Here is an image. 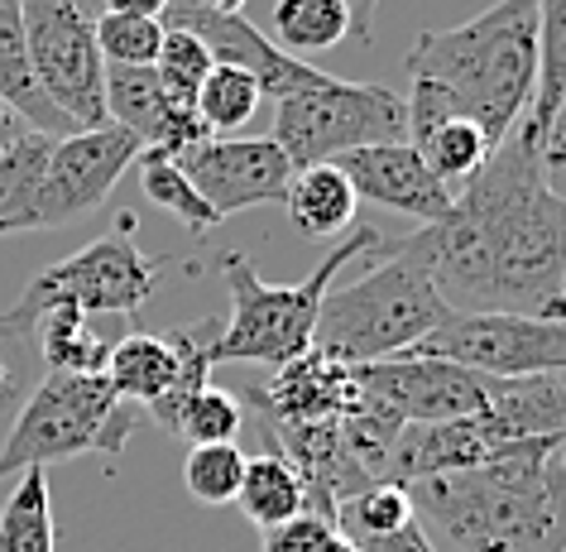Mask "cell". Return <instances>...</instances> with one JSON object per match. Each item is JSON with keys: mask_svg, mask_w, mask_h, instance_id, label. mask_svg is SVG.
Segmentation results:
<instances>
[{"mask_svg": "<svg viewBox=\"0 0 566 552\" xmlns=\"http://www.w3.org/2000/svg\"><path fill=\"white\" fill-rule=\"evenodd\" d=\"M413 240L451 313L566 317V197L547 188L528 116L461 183L447 217L418 226Z\"/></svg>", "mask_w": 566, "mask_h": 552, "instance_id": "6da1fadb", "label": "cell"}, {"mask_svg": "<svg viewBox=\"0 0 566 552\" xmlns=\"http://www.w3.org/2000/svg\"><path fill=\"white\" fill-rule=\"evenodd\" d=\"M562 442H514L471 471L413 480L418 523H432L457 552H562L566 490L557 480Z\"/></svg>", "mask_w": 566, "mask_h": 552, "instance_id": "7a4b0ae2", "label": "cell"}, {"mask_svg": "<svg viewBox=\"0 0 566 552\" xmlns=\"http://www.w3.org/2000/svg\"><path fill=\"white\" fill-rule=\"evenodd\" d=\"M408 77L437 82L490 145L533 106L537 82V0H494L475 20L422 34L408 53Z\"/></svg>", "mask_w": 566, "mask_h": 552, "instance_id": "3957f363", "label": "cell"}, {"mask_svg": "<svg viewBox=\"0 0 566 552\" xmlns=\"http://www.w3.org/2000/svg\"><path fill=\"white\" fill-rule=\"evenodd\" d=\"M451 313L432 284V264L413 236L394 246L389 260L365 269L350 284H332L317 308L313 351L342 365H370L413 351Z\"/></svg>", "mask_w": 566, "mask_h": 552, "instance_id": "277c9868", "label": "cell"}, {"mask_svg": "<svg viewBox=\"0 0 566 552\" xmlns=\"http://www.w3.org/2000/svg\"><path fill=\"white\" fill-rule=\"evenodd\" d=\"M375 226H350V236L342 246L327 250L313 274L303 284H264L240 250H221V279L231 293V317H221L217 336V365H279L298 361L303 351H313V327H317V308L327 299V289L336 284V274L356 260V254L379 250Z\"/></svg>", "mask_w": 566, "mask_h": 552, "instance_id": "5b68a950", "label": "cell"}, {"mask_svg": "<svg viewBox=\"0 0 566 552\" xmlns=\"http://www.w3.org/2000/svg\"><path fill=\"white\" fill-rule=\"evenodd\" d=\"M139 408L116 399L106 375H59L49 371L20 404L0 442V480L20 471H49L87 451H120Z\"/></svg>", "mask_w": 566, "mask_h": 552, "instance_id": "8992f818", "label": "cell"}, {"mask_svg": "<svg viewBox=\"0 0 566 552\" xmlns=\"http://www.w3.org/2000/svg\"><path fill=\"white\" fill-rule=\"evenodd\" d=\"M274 139L293 168L332 164L350 149L408 139V111L403 96L379 82L327 77L307 92L283 96L274 111Z\"/></svg>", "mask_w": 566, "mask_h": 552, "instance_id": "52a82bcc", "label": "cell"}, {"mask_svg": "<svg viewBox=\"0 0 566 552\" xmlns=\"http://www.w3.org/2000/svg\"><path fill=\"white\" fill-rule=\"evenodd\" d=\"M24 44L39 92L67 116L73 131L106 125V59L96 49V24L77 0H20Z\"/></svg>", "mask_w": 566, "mask_h": 552, "instance_id": "ba28073f", "label": "cell"}, {"mask_svg": "<svg viewBox=\"0 0 566 552\" xmlns=\"http://www.w3.org/2000/svg\"><path fill=\"white\" fill-rule=\"evenodd\" d=\"M154 289H159V260H149L135 246V221H120L116 231L96 236L77 254L39 269L30 279V289L20 293V308L30 317L49 303H67L87 317L96 313L135 317L154 299Z\"/></svg>", "mask_w": 566, "mask_h": 552, "instance_id": "9c48e42d", "label": "cell"}, {"mask_svg": "<svg viewBox=\"0 0 566 552\" xmlns=\"http://www.w3.org/2000/svg\"><path fill=\"white\" fill-rule=\"evenodd\" d=\"M408 356V351H403ZM413 356H437L475 375H547L566 371V317L523 313H447L442 327L413 346Z\"/></svg>", "mask_w": 566, "mask_h": 552, "instance_id": "30bf717a", "label": "cell"}, {"mask_svg": "<svg viewBox=\"0 0 566 552\" xmlns=\"http://www.w3.org/2000/svg\"><path fill=\"white\" fill-rule=\"evenodd\" d=\"M139 154H145V145L111 121L96 125V131H73L53 139L44 188H39L34 202V231H53V226H73L92 217L116 192V183L130 174Z\"/></svg>", "mask_w": 566, "mask_h": 552, "instance_id": "8fae6325", "label": "cell"}, {"mask_svg": "<svg viewBox=\"0 0 566 552\" xmlns=\"http://www.w3.org/2000/svg\"><path fill=\"white\" fill-rule=\"evenodd\" d=\"M356 375V399L389 414L394 423H447V418H475L485 408L480 375L465 365L437 361V356H389L370 365H350Z\"/></svg>", "mask_w": 566, "mask_h": 552, "instance_id": "7c38bea8", "label": "cell"}, {"mask_svg": "<svg viewBox=\"0 0 566 552\" xmlns=\"http://www.w3.org/2000/svg\"><path fill=\"white\" fill-rule=\"evenodd\" d=\"M178 168L192 178V188L202 192V202L221 221L245 207L283 202L293 178V164L274 135H235V139L207 135L202 145L178 154Z\"/></svg>", "mask_w": 566, "mask_h": 552, "instance_id": "4fadbf2b", "label": "cell"}, {"mask_svg": "<svg viewBox=\"0 0 566 552\" xmlns=\"http://www.w3.org/2000/svg\"><path fill=\"white\" fill-rule=\"evenodd\" d=\"M164 24L192 30L211 49L217 63H231V67H240V73H250L254 82H260V92L269 96V102H283V96L307 92V87H317V82L332 77V73H317L313 63L283 53L279 44H269V34L260 30V24H250L245 10H240V15H221V10L202 6V0H168Z\"/></svg>", "mask_w": 566, "mask_h": 552, "instance_id": "5bb4252c", "label": "cell"}, {"mask_svg": "<svg viewBox=\"0 0 566 552\" xmlns=\"http://www.w3.org/2000/svg\"><path fill=\"white\" fill-rule=\"evenodd\" d=\"M332 164L346 174L356 197H365V202H375V207H389V211H403V217H418L422 226L442 221L451 211V197H457L422 164V154L408 145V139L350 149Z\"/></svg>", "mask_w": 566, "mask_h": 552, "instance_id": "9a60e30c", "label": "cell"}, {"mask_svg": "<svg viewBox=\"0 0 566 552\" xmlns=\"http://www.w3.org/2000/svg\"><path fill=\"white\" fill-rule=\"evenodd\" d=\"M485 408L480 423L500 447L566 442V371L547 375H480Z\"/></svg>", "mask_w": 566, "mask_h": 552, "instance_id": "2e32d148", "label": "cell"}, {"mask_svg": "<svg viewBox=\"0 0 566 552\" xmlns=\"http://www.w3.org/2000/svg\"><path fill=\"white\" fill-rule=\"evenodd\" d=\"M102 375H106V385L116 389V399L145 408L154 423H168V414H174L192 389H202L182 375L174 342H168V336H154V332L120 336V342L106 351Z\"/></svg>", "mask_w": 566, "mask_h": 552, "instance_id": "e0dca14e", "label": "cell"}, {"mask_svg": "<svg viewBox=\"0 0 566 552\" xmlns=\"http://www.w3.org/2000/svg\"><path fill=\"white\" fill-rule=\"evenodd\" d=\"M250 399L260 404V418L269 423H327L356 404V375L350 365L322 356V351H303L298 361L279 365L274 379L254 389Z\"/></svg>", "mask_w": 566, "mask_h": 552, "instance_id": "ac0fdd59", "label": "cell"}, {"mask_svg": "<svg viewBox=\"0 0 566 552\" xmlns=\"http://www.w3.org/2000/svg\"><path fill=\"white\" fill-rule=\"evenodd\" d=\"M500 442L490 437V428L480 418H447V423H403L399 442H394V466L389 480L394 486H413L428 476H451V471H471L485 466L490 457H500Z\"/></svg>", "mask_w": 566, "mask_h": 552, "instance_id": "d6986e66", "label": "cell"}, {"mask_svg": "<svg viewBox=\"0 0 566 552\" xmlns=\"http://www.w3.org/2000/svg\"><path fill=\"white\" fill-rule=\"evenodd\" d=\"M0 102L39 135H73V125L59 106L39 92L34 67H30V44H24V10L20 0H0Z\"/></svg>", "mask_w": 566, "mask_h": 552, "instance_id": "ffe728a7", "label": "cell"}, {"mask_svg": "<svg viewBox=\"0 0 566 552\" xmlns=\"http://www.w3.org/2000/svg\"><path fill=\"white\" fill-rule=\"evenodd\" d=\"M356 188L346 183V174L336 164H307L293 168L289 192H283V207H289L293 226L313 240L342 236L356 226Z\"/></svg>", "mask_w": 566, "mask_h": 552, "instance_id": "44dd1931", "label": "cell"}, {"mask_svg": "<svg viewBox=\"0 0 566 552\" xmlns=\"http://www.w3.org/2000/svg\"><path fill=\"white\" fill-rule=\"evenodd\" d=\"M235 509L260 533H269V529H279V523L298 519L303 509H313V504H307V486H303V476L293 471V461H283L279 451H260V457H245Z\"/></svg>", "mask_w": 566, "mask_h": 552, "instance_id": "7402d4cb", "label": "cell"}, {"mask_svg": "<svg viewBox=\"0 0 566 552\" xmlns=\"http://www.w3.org/2000/svg\"><path fill=\"white\" fill-rule=\"evenodd\" d=\"M30 336L39 342V356H44L49 371L59 375H102L111 342H102V332L92 327L87 313L67 303H49L34 313Z\"/></svg>", "mask_w": 566, "mask_h": 552, "instance_id": "603a6c76", "label": "cell"}, {"mask_svg": "<svg viewBox=\"0 0 566 552\" xmlns=\"http://www.w3.org/2000/svg\"><path fill=\"white\" fill-rule=\"evenodd\" d=\"M53 154V135L24 131L0 154V236L34 231V202L44 188V168Z\"/></svg>", "mask_w": 566, "mask_h": 552, "instance_id": "cb8c5ba5", "label": "cell"}, {"mask_svg": "<svg viewBox=\"0 0 566 552\" xmlns=\"http://www.w3.org/2000/svg\"><path fill=\"white\" fill-rule=\"evenodd\" d=\"M269 44L303 59V53L336 49L350 34V10L346 0H274L269 10Z\"/></svg>", "mask_w": 566, "mask_h": 552, "instance_id": "d4e9b609", "label": "cell"}, {"mask_svg": "<svg viewBox=\"0 0 566 552\" xmlns=\"http://www.w3.org/2000/svg\"><path fill=\"white\" fill-rule=\"evenodd\" d=\"M59 529H53L49 471H20L15 490L0 504V552H53Z\"/></svg>", "mask_w": 566, "mask_h": 552, "instance_id": "484cf974", "label": "cell"}, {"mask_svg": "<svg viewBox=\"0 0 566 552\" xmlns=\"http://www.w3.org/2000/svg\"><path fill=\"white\" fill-rule=\"evenodd\" d=\"M135 164H139V188H145V197H149L154 207H164L174 221H182L188 231L202 236V231H211V226L221 221L217 211H211V207L202 202V192L192 188V178L178 168L174 154H164V149H145Z\"/></svg>", "mask_w": 566, "mask_h": 552, "instance_id": "4316f807", "label": "cell"}, {"mask_svg": "<svg viewBox=\"0 0 566 552\" xmlns=\"http://www.w3.org/2000/svg\"><path fill=\"white\" fill-rule=\"evenodd\" d=\"M413 149L422 154V164H428L432 174L442 178L451 192H457L461 183H471V178L480 174V168H485L490 154H494L490 135L480 131L475 121H465V116H457V121H442L432 135H422Z\"/></svg>", "mask_w": 566, "mask_h": 552, "instance_id": "83f0119b", "label": "cell"}, {"mask_svg": "<svg viewBox=\"0 0 566 552\" xmlns=\"http://www.w3.org/2000/svg\"><path fill=\"white\" fill-rule=\"evenodd\" d=\"M413 519H418V509H413V494H408V486H389V480L365 486L360 494H350V500L336 504V514H332V523L350 538V543L389 538V533H399L403 523H413Z\"/></svg>", "mask_w": 566, "mask_h": 552, "instance_id": "f1b7e54d", "label": "cell"}, {"mask_svg": "<svg viewBox=\"0 0 566 552\" xmlns=\"http://www.w3.org/2000/svg\"><path fill=\"white\" fill-rule=\"evenodd\" d=\"M264 92L250 73H240L231 63H211V73L202 77V87L192 96V111L202 116V125L211 135H231V131H245V121L260 111Z\"/></svg>", "mask_w": 566, "mask_h": 552, "instance_id": "f546056e", "label": "cell"}, {"mask_svg": "<svg viewBox=\"0 0 566 552\" xmlns=\"http://www.w3.org/2000/svg\"><path fill=\"white\" fill-rule=\"evenodd\" d=\"M240 423H245V408H240L235 394H226L217 385H202V389H192L174 414H168L164 428L188 437L192 447H207V442H235Z\"/></svg>", "mask_w": 566, "mask_h": 552, "instance_id": "4dcf8cb0", "label": "cell"}, {"mask_svg": "<svg viewBox=\"0 0 566 552\" xmlns=\"http://www.w3.org/2000/svg\"><path fill=\"white\" fill-rule=\"evenodd\" d=\"M566 92V0H537V82L528 121L543 125Z\"/></svg>", "mask_w": 566, "mask_h": 552, "instance_id": "1f68e13d", "label": "cell"}, {"mask_svg": "<svg viewBox=\"0 0 566 552\" xmlns=\"http://www.w3.org/2000/svg\"><path fill=\"white\" fill-rule=\"evenodd\" d=\"M240 476H245V451L235 442H207L192 447L182 461V486L202 504H235Z\"/></svg>", "mask_w": 566, "mask_h": 552, "instance_id": "d6a6232c", "label": "cell"}, {"mask_svg": "<svg viewBox=\"0 0 566 552\" xmlns=\"http://www.w3.org/2000/svg\"><path fill=\"white\" fill-rule=\"evenodd\" d=\"M96 24V49L106 67H154L164 44V20H139V15H102Z\"/></svg>", "mask_w": 566, "mask_h": 552, "instance_id": "836d02e7", "label": "cell"}, {"mask_svg": "<svg viewBox=\"0 0 566 552\" xmlns=\"http://www.w3.org/2000/svg\"><path fill=\"white\" fill-rule=\"evenodd\" d=\"M211 49L197 39L192 30H174V24H164V44H159V59H154V73L168 87V96H178V102L192 106L197 87H202V77L211 73Z\"/></svg>", "mask_w": 566, "mask_h": 552, "instance_id": "e575fe53", "label": "cell"}, {"mask_svg": "<svg viewBox=\"0 0 566 552\" xmlns=\"http://www.w3.org/2000/svg\"><path fill=\"white\" fill-rule=\"evenodd\" d=\"M264 552H360V548L350 543L327 514L303 509L298 519H289V523H279V529L264 533Z\"/></svg>", "mask_w": 566, "mask_h": 552, "instance_id": "d590c367", "label": "cell"}, {"mask_svg": "<svg viewBox=\"0 0 566 552\" xmlns=\"http://www.w3.org/2000/svg\"><path fill=\"white\" fill-rule=\"evenodd\" d=\"M537 164H543L547 188L566 197V92L557 96V106L547 111V121L537 125Z\"/></svg>", "mask_w": 566, "mask_h": 552, "instance_id": "8d00e7d4", "label": "cell"}, {"mask_svg": "<svg viewBox=\"0 0 566 552\" xmlns=\"http://www.w3.org/2000/svg\"><path fill=\"white\" fill-rule=\"evenodd\" d=\"M360 552H437V543L428 538V523H403L399 533H389V538H370V543H356Z\"/></svg>", "mask_w": 566, "mask_h": 552, "instance_id": "74e56055", "label": "cell"}, {"mask_svg": "<svg viewBox=\"0 0 566 552\" xmlns=\"http://www.w3.org/2000/svg\"><path fill=\"white\" fill-rule=\"evenodd\" d=\"M168 0H102V15H139V20H164Z\"/></svg>", "mask_w": 566, "mask_h": 552, "instance_id": "f35d334b", "label": "cell"}, {"mask_svg": "<svg viewBox=\"0 0 566 552\" xmlns=\"http://www.w3.org/2000/svg\"><path fill=\"white\" fill-rule=\"evenodd\" d=\"M346 10H350V34H356L360 44H370V34H375V10H379V0H346Z\"/></svg>", "mask_w": 566, "mask_h": 552, "instance_id": "ab89813d", "label": "cell"}, {"mask_svg": "<svg viewBox=\"0 0 566 552\" xmlns=\"http://www.w3.org/2000/svg\"><path fill=\"white\" fill-rule=\"evenodd\" d=\"M30 327H34V317L24 313L20 303L10 308V313H0V342H6V336H30Z\"/></svg>", "mask_w": 566, "mask_h": 552, "instance_id": "60d3db41", "label": "cell"}, {"mask_svg": "<svg viewBox=\"0 0 566 552\" xmlns=\"http://www.w3.org/2000/svg\"><path fill=\"white\" fill-rule=\"evenodd\" d=\"M24 131H30V125H24V121L15 116V111H10L6 102H0V154H6L10 145H15V139H20Z\"/></svg>", "mask_w": 566, "mask_h": 552, "instance_id": "b9f144b4", "label": "cell"}, {"mask_svg": "<svg viewBox=\"0 0 566 552\" xmlns=\"http://www.w3.org/2000/svg\"><path fill=\"white\" fill-rule=\"evenodd\" d=\"M10 394H15V371H10V365L0 361V404H6Z\"/></svg>", "mask_w": 566, "mask_h": 552, "instance_id": "7bdbcfd3", "label": "cell"}, {"mask_svg": "<svg viewBox=\"0 0 566 552\" xmlns=\"http://www.w3.org/2000/svg\"><path fill=\"white\" fill-rule=\"evenodd\" d=\"M202 6L221 10V15H240V10H245V0H202Z\"/></svg>", "mask_w": 566, "mask_h": 552, "instance_id": "ee69618b", "label": "cell"}, {"mask_svg": "<svg viewBox=\"0 0 566 552\" xmlns=\"http://www.w3.org/2000/svg\"><path fill=\"white\" fill-rule=\"evenodd\" d=\"M557 480H562V490H566V451L557 447Z\"/></svg>", "mask_w": 566, "mask_h": 552, "instance_id": "f6af8a7d", "label": "cell"}, {"mask_svg": "<svg viewBox=\"0 0 566 552\" xmlns=\"http://www.w3.org/2000/svg\"><path fill=\"white\" fill-rule=\"evenodd\" d=\"M562 299H566V274H562Z\"/></svg>", "mask_w": 566, "mask_h": 552, "instance_id": "bcb514c9", "label": "cell"}, {"mask_svg": "<svg viewBox=\"0 0 566 552\" xmlns=\"http://www.w3.org/2000/svg\"><path fill=\"white\" fill-rule=\"evenodd\" d=\"M562 451H566V442H562Z\"/></svg>", "mask_w": 566, "mask_h": 552, "instance_id": "7dc6e473", "label": "cell"}, {"mask_svg": "<svg viewBox=\"0 0 566 552\" xmlns=\"http://www.w3.org/2000/svg\"><path fill=\"white\" fill-rule=\"evenodd\" d=\"M562 552H566V548H562Z\"/></svg>", "mask_w": 566, "mask_h": 552, "instance_id": "c3c4849f", "label": "cell"}]
</instances>
